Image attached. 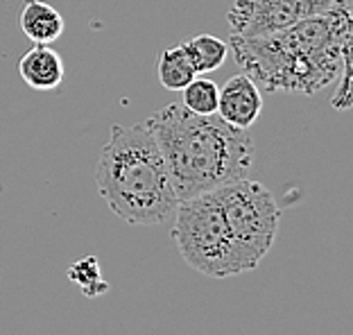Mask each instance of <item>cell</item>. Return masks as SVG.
Masks as SVG:
<instances>
[{
    "label": "cell",
    "mask_w": 353,
    "mask_h": 335,
    "mask_svg": "<svg viewBox=\"0 0 353 335\" xmlns=\"http://www.w3.org/2000/svg\"><path fill=\"white\" fill-rule=\"evenodd\" d=\"M181 93H183V102H181V105L186 107L188 111H192V114L211 116V114L218 111L220 89H218V84H215L213 79L195 77Z\"/></svg>",
    "instance_id": "obj_12"
},
{
    "label": "cell",
    "mask_w": 353,
    "mask_h": 335,
    "mask_svg": "<svg viewBox=\"0 0 353 335\" xmlns=\"http://www.w3.org/2000/svg\"><path fill=\"white\" fill-rule=\"evenodd\" d=\"M145 125L161 150L179 202L245 179L252 170L250 130H238L218 114L199 116L172 102L150 116Z\"/></svg>",
    "instance_id": "obj_2"
},
{
    "label": "cell",
    "mask_w": 353,
    "mask_h": 335,
    "mask_svg": "<svg viewBox=\"0 0 353 335\" xmlns=\"http://www.w3.org/2000/svg\"><path fill=\"white\" fill-rule=\"evenodd\" d=\"M186 52L188 61L192 63L197 75H208L213 70H218L224 61H227L229 54V45L222 39L213 37V34H197V37H188L179 43Z\"/></svg>",
    "instance_id": "obj_10"
},
{
    "label": "cell",
    "mask_w": 353,
    "mask_h": 335,
    "mask_svg": "<svg viewBox=\"0 0 353 335\" xmlns=\"http://www.w3.org/2000/svg\"><path fill=\"white\" fill-rule=\"evenodd\" d=\"M95 183L111 213L127 225H161L179 204L161 150L145 123L111 127L95 165Z\"/></svg>",
    "instance_id": "obj_3"
},
{
    "label": "cell",
    "mask_w": 353,
    "mask_h": 335,
    "mask_svg": "<svg viewBox=\"0 0 353 335\" xmlns=\"http://www.w3.org/2000/svg\"><path fill=\"white\" fill-rule=\"evenodd\" d=\"M68 278L82 288L86 297H98V294L109 290V283L102 281L100 263L93 256H84L77 263H73V265L68 267Z\"/></svg>",
    "instance_id": "obj_13"
},
{
    "label": "cell",
    "mask_w": 353,
    "mask_h": 335,
    "mask_svg": "<svg viewBox=\"0 0 353 335\" xmlns=\"http://www.w3.org/2000/svg\"><path fill=\"white\" fill-rule=\"evenodd\" d=\"M245 270H254L276 241L281 209L259 181L238 179L213 190Z\"/></svg>",
    "instance_id": "obj_5"
},
{
    "label": "cell",
    "mask_w": 353,
    "mask_h": 335,
    "mask_svg": "<svg viewBox=\"0 0 353 335\" xmlns=\"http://www.w3.org/2000/svg\"><path fill=\"white\" fill-rule=\"evenodd\" d=\"M157 77L161 82L163 89L172 91V93H181L186 86L197 77L195 68L188 61L186 52H183L181 45L168 48L161 52V57L157 61Z\"/></svg>",
    "instance_id": "obj_11"
},
{
    "label": "cell",
    "mask_w": 353,
    "mask_h": 335,
    "mask_svg": "<svg viewBox=\"0 0 353 335\" xmlns=\"http://www.w3.org/2000/svg\"><path fill=\"white\" fill-rule=\"evenodd\" d=\"M349 0H234L229 7V28L238 37H265L285 30L310 16L338 10Z\"/></svg>",
    "instance_id": "obj_6"
},
{
    "label": "cell",
    "mask_w": 353,
    "mask_h": 335,
    "mask_svg": "<svg viewBox=\"0 0 353 335\" xmlns=\"http://www.w3.org/2000/svg\"><path fill=\"white\" fill-rule=\"evenodd\" d=\"M21 79L34 91H54L59 89L66 75L63 59L50 45L34 43L19 61Z\"/></svg>",
    "instance_id": "obj_8"
},
{
    "label": "cell",
    "mask_w": 353,
    "mask_h": 335,
    "mask_svg": "<svg viewBox=\"0 0 353 335\" xmlns=\"http://www.w3.org/2000/svg\"><path fill=\"white\" fill-rule=\"evenodd\" d=\"M240 70L268 93L315 95L349 73L351 7L310 16L265 37L231 34Z\"/></svg>",
    "instance_id": "obj_1"
},
{
    "label": "cell",
    "mask_w": 353,
    "mask_h": 335,
    "mask_svg": "<svg viewBox=\"0 0 353 335\" xmlns=\"http://www.w3.org/2000/svg\"><path fill=\"white\" fill-rule=\"evenodd\" d=\"M172 238L181 258L192 270L211 278L247 272L215 193H204L176 204Z\"/></svg>",
    "instance_id": "obj_4"
},
{
    "label": "cell",
    "mask_w": 353,
    "mask_h": 335,
    "mask_svg": "<svg viewBox=\"0 0 353 335\" xmlns=\"http://www.w3.org/2000/svg\"><path fill=\"white\" fill-rule=\"evenodd\" d=\"M263 111V93L256 86L254 79L245 73L234 75L220 89L218 95V114L224 123L238 127V130H250L259 121Z\"/></svg>",
    "instance_id": "obj_7"
},
{
    "label": "cell",
    "mask_w": 353,
    "mask_h": 335,
    "mask_svg": "<svg viewBox=\"0 0 353 335\" xmlns=\"http://www.w3.org/2000/svg\"><path fill=\"white\" fill-rule=\"evenodd\" d=\"M19 23L23 34L39 45L54 43L66 30V21H63L61 12L46 0H26Z\"/></svg>",
    "instance_id": "obj_9"
}]
</instances>
